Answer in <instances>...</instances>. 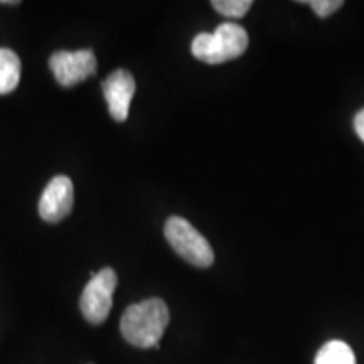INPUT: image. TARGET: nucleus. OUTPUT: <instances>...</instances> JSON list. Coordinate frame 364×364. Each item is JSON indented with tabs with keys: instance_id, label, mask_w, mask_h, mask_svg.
I'll list each match as a JSON object with an SVG mask.
<instances>
[{
	"instance_id": "obj_13",
	"label": "nucleus",
	"mask_w": 364,
	"mask_h": 364,
	"mask_svg": "<svg viewBox=\"0 0 364 364\" xmlns=\"http://www.w3.org/2000/svg\"><path fill=\"white\" fill-rule=\"evenodd\" d=\"M0 4H4V6H17V0H0Z\"/></svg>"
},
{
	"instance_id": "obj_3",
	"label": "nucleus",
	"mask_w": 364,
	"mask_h": 364,
	"mask_svg": "<svg viewBox=\"0 0 364 364\" xmlns=\"http://www.w3.org/2000/svg\"><path fill=\"white\" fill-rule=\"evenodd\" d=\"M164 235L172 250L191 265L208 268L215 262V252L209 241L184 218H169L164 228Z\"/></svg>"
},
{
	"instance_id": "obj_8",
	"label": "nucleus",
	"mask_w": 364,
	"mask_h": 364,
	"mask_svg": "<svg viewBox=\"0 0 364 364\" xmlns=\"http://www.w3.org/2000/svg\"><path fill=\"white\" fill-rule=\"evenodd\" d=\"M21 81V59L12 49L0 48V95L12 93Z\"/></svg>"
},
{
	"instance_id": "obj_1",
	"label": "nucleus",
	"mask_w": 364,
	"mask_h": 364,
	"mask_svg": "<svg viewBox=\"0 0 364 364\" xmlns=\"http://www.w3.org/2000/svg\"><path fill=\"white\" fill-rule=\"evenodd\" d=\"M169 324V309L161 299H147L134 304L124 312L120 332L135 348H159L164 331Z\"/></svg>"
},
{
	"instance_id": "obj_2",
	"label": "nucleus",
	"mask_w": 364,
	"mask_h": 364,
	"mask_svg": "<svg viewBox=\"0 0 364 364\" xmlns=\"http://www.w3.org/2000/svg\"><path fill=\"white\" fill-rule=\"evenodd\" d=\"M248 48V34L235 22L218 26L215 33L198 34L191 46L193 56L208 65H221L240 58Z\"/></svg>"
},
{
	"instance_id": "obj_4",
	"label": "nucleus",
	"mask_w": 364,
	"mask_h": 364,
	"mask_svg": "<svg viewBox=\"0 0 364 364\" xmlns=\"http://www.w3.org/2000/svg\"><path fill=\"white\" fill-rule=\"evenodd\" d=\"M118 284L117 272L107 267L98 273H91V280L85 287L80 299V309L91 324H102L112 311L113 292Z\"/></svg>"
},
{
	"instance_id": "obj_7",
	"label": "nucleus",
	"mask_w": 364,
	"mask_h": 364,
	"mask_svg": "<svg viewBox=\"0 0 364 364\" xmlns=\"http://www.w3.org/2000/svg\"><path fill=\"white\" fill-rule=\"evenodd\" d=\"M105 100L113 120L125 122L129 118L132 98L135 95V80L127 70H117L102 83Z\"/></svg>"
},
{
	"instance_id": "obj_6",
	"label": "nucleus",
	"mask_w": 364,
	"mask_h": 364,
	"mask_svg": "<svg viewBox=\"0 0 364 364\" xmlns=\"http://www.w3.org/2000/svg\"><path fill=\"white\" fill-rule=\"evenodd\" d=\"M75 203V188L70 177L56 176L46 186L39 201V215L48 223H59L70 215Z\"/></svg>"
},
{
	"instance_id": "obj_11",
	"label": "nucleus",
	"mask_w": 364,
	"mask_h": 364,
	"mask_svg": "<svg viewBox=\"0 0 364 364\" xmlns=\"http://www.w3.org/2000/svg\"><path fill=\"white\" fill-rule=\"evenodd\" d=\"M302 4H307V6H311V9L314 12L317 14L318 17H329L331 14L338 12L341 7L344 6L343 0H311V2H302Z\"/></svg>"
},
{
	"instance_id": "obj_9",
	"label": "nucleus",
	"mask_w": 364,
	"mask_h": 364,
	"mask_svg": "<svg viewBox=\"0 0 364 364\" xmlns=\"http://www.w3.org/2000/svg\"><path fill=\"white\" fill-rule=\"evenodd\" d=\"M314 364H356V356L351 346L343 341H329L318 349Z\"/></svg>"
},
{
	"instance_id": "obj_12",
	"label": "nucleus",
	"mask_w": 364,
	"mask_h": 364,
	"mask_svg": "<svg viewBox=\"0 0 364 364\" xmlns=\"http://www.w3.org/2000/svg\"><path fill=\"white\" fill-rule=\"evenodd\" d=\"M354 130H356V134L359 139L364 142V110H361L354 118Z\"/></svg>"
},
{
	"instance_id": "obj_5",
	"label": "nucleus",
	"mask_w": 364,
	"mask_h": 364,
	"mask_svg": "<svg viewBox=\"0 0 364 364\" xmlns=\"http://www.w3.org/2000/svg\"><path fill=\"white\" fill-rule=\"evenodd\" d=\"M49 68L59 85L71 88L97 73V56L91 49L58 51L49 58Z\"/></svg>"
},
{
	"instance_id": "obj_10",
	"label": "nucleus",
	"mask_w": 364,
	"mask_h": 364,
	"mask_svg": "<svg viewBox=\"0 0 364 364\" xmlns=\"http://www.w3.org/2000/svg\"><path fill=\"white\" fill-rule=\"evenodd\" d=\"M211 6L221 16L230 17V19H240L252 9L253 2L252 0H215L211 2Z\"/></svg>"
}]
</instances>
